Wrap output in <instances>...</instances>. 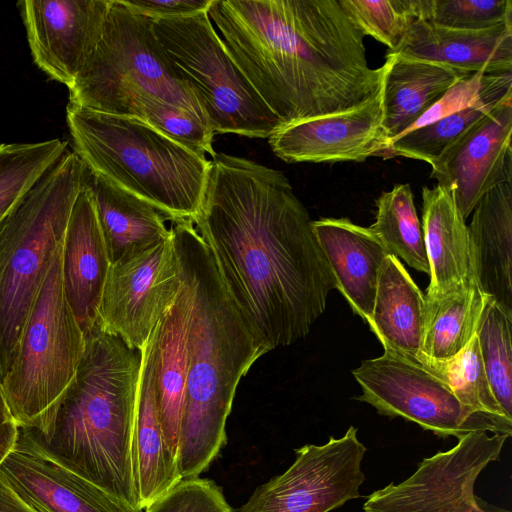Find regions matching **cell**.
Wrapping results in <instances>:
<instances>
[{
	"label": "cell",
	"mask_w": 512,
	"mask_h": 512,
	"mask_svg": "<svg viewBox=\"0 0 512 512\" xmlns=\"http://www.w3.org/2000/svg\"><path fill=\"white\" fill-rule=\"evenodd\" d=\"M198 214L237 312L267 353L305 337L336 281L307 209L285 174L216 153Z\"/></svg>",
	"instance_id": "6da1fadb"
},
{
	"label": "cell",
	"mask_w": 512,
	"mask_h": 512,
	"mask_svg": "<svg viewBox=\"0 0 512 512\" xmlns=\"http://www.w3.org/2000/svg\"><path fill=\"white\" fill-rule=\"evenodd\" d=\"M232 59L284 126L356 109L382 91L364 34L340 0H214Z\"/></svg>",
	"instance_id": "7a4b0ae2"
},
{
	"label": "cell",
	"mask_w": 512,
	"mask_h": 512,
	"mask_svg": "<svg viewBox=\"0 0 512 512\" xmlns=\"http://www.w3.org/2000/svg\"><path fill=\"white\" fill-rule=\"evenodd\" d=\"M180 267L192 289L187 377L178 467L199 477L226 443V421L237 386L266 352L228 296L210 251L190 220L173 222Z\"/></svg>",
	"instance_id": "3957f363"
},
{
	"label": "cell",
	"mask_w": 512,
	"mask_h": 512,
	"mask_svg": "<svg viewBox=\"0 0 512 512\" xmlns=\"http://www.w3.org/2000/svg\"><path fill=\"white\" fill-rule=\"evenodd\" d=\"M141 350L130 348L98 320L85 334L76 375L42 442L68 467L141 512L135 485L133 437Z\"/></svg>",
	"instance_id": "277c9868"
},
{
	"label": "cell",
	"mask_w": 512,
	"mask_h": 512,
	"mask_svg": "<svg viewBox=\"0 0 512 512\" xmlns=\"http://www.w3.org/2000/svg\"><path fill=\"white\" fill-rule=\"evenodd\" d=\"M73 152L86 167L156 208L166 220L193 221L211 161L145 121L68 103Z\"/></svg>",
	"instance_id": "5b68a950"
},
{
	"label": "cell",
	"mask_w": 512,
	"mask_h": 512,
	"mask_svg": "<svg viewBox=\"0 0 512 512\" xmlns=\"http://www.w3.org/2000/svg\"><path fill=\"white\" fill-rule=\"evenodd\" d=\"M84 163L67 151L0 220V383L62 245L74 202L83 188Z\"/></svg>",
	"instance_id": "8992f818"
},
{
	"label": "cell",
	"mask_w": 512,
	"mask_h": 512,
	"mask_svg": "<svg viewBox=\"0 0 512 512\" xmlns=\"http://www.w3.org/2000/svg\"><path fill=\"white\" fill-rule=\"evenodd\" d=\"M61 250L62 245L54 254L1 384L18 426L34 431L43 442L51 437L85 347V335L63 289Z\"/></svg>",
	"instance_id": "52a82bcc"
},
{
	"label": "cell",
	"mask_w": 512,
	"mask_h": 512,
	"mask_svg": "<svg viewBox=\"0 0 512 512\" xmlns=\"http://www.w3.org/2000/svg\"><path fill=\"white\" fill-rule=\"evenodd\" d=\"M68 90V103L104 113L129 95L146 94L210 126L196 91L158 41L152 20L122 0H112L100 40Z\"/></svg>",
	"instance_id": "ba28073f"
},
{
	"label": "cell",
	"mask_w": 512,
	"mask_h": 512,
	"mask_svg": "<svg viewBox=\"0 0 512 512\" xmlns=\"http://www.w3.org/2000/svg\"><path fill=\"white\" fill-rule=\"evenodd\" d=\"M152 27L196 91L214 134L269 138L283 127L232 59L208 12L155 19Z\"/></svg>",
	"instance_id": "9c48e42d"
},
{
	"label": "cell",
	"mask_w": 512,
	"mask_h": 512,
	"mask_svg": "<svg viewBox=\"0 0 512 512\" xmlns=\"http://www.w3.org/2000/svg\"><path fill=\"white\" fill-rule=\"evenodd\" d=\"M352 375L362 389L357 400L380 415L414 422L439 438L459 439L476 431L512 435V421L472 411L445 381L388 348L377 358L363 360Z\"/></svg>",
	"instance_id": "30bf717a"
},
{
	"label": "cell",
	"mask_w": 512,
	"mask_h": 512,
	"mask_svg": "<svg viewBox=\"0 0 512 512\" xmlns=\"http://www.w3.org/2000/svg\"><path fill=\"white\" fill-rule=\"evenodd\" d=\"M507 435L476 431L447 451L423 458L402 482L371 493L363 512H510L475 495L481 472L500 459Z\"/></svg>",
	"instance_id": "8fae6325"
},
{
	"label": "cell",
	"mask_w": 512,
	"mask_h": 512,
	"mask_svg": "<svg viewBox=\"0 0 512 512\" xmlns=\"http://www.w3.org/2000/svg\"><path fill=\"white\" fill-rule=\"evenodd\" d=\"M350 426L340 438L294 450L282 474L258 486L238 512H330L361 497L367 448Z\"/></svg>",
	"instance_id": "7c38bea8"
},
{
	"label": "cell",
	"mask_w": 512,
	"mask_h": 512,
	"mask_svg": "<svg viewBox=\"0 0 512 512\" xmlns=\"http://www.w3.org/2000/svg\"><path fill=\"white\" fill-rule=\"evenodd\" d=\"M181 284L172 230L168 238L111 264L98 320L130 348L141 350L174 303Z\"/></svg>",
	"instance_id": "4fadbf2b"
},
{
	"label": "cell",
	"mask_w": 512,
	"mask_h": 512,
	"mask_svg": "<svg viewBox=\"0 0 512 512\" xmlns=\"http://www.w3.org/2000/svg\"><path fill=\"white\" fill-rule=\"evenodd\" d=\"M112 0H22L17 7L34 63L73 85L100 40Z\"/></svg>",
	"instance_id": "5bb4252c"
},
{
	"label": "cell",
	"mask_w": 512,
	"mask_h": 512,
	"mask_svg": "<svg viewBox=\"0 0 512 512\" xmlns=\"http://www.w3.org/2000/svg\"><path fill=\"white\" fill-rule=\"evenodd\" d=\"M0 479L34 512H131L59 460L26 428L19 427L15 446L0 465Z\"/></svg>",
	"instance_id": "9a60e30c"
},
{
	"label": "cell",
	"mask_w": 512,
	"mask_h": 512,
	"mask_svg": "<svg viewBox=\"0 0 512 512\" xmlns=\"http://www.w3.org/2000/svg\"><path fill=\"white\" fill-rule=\"evenodd\" d=\"M511 136L512 96L431 164V177L451 192L465 220L484 194L512 182Z\"/></svg>",
	"instance_id": "2e32d148"
},
{
	"label": "cell",
	"mask_w": 512,
	"mask_h": 512,
	"mask_svg": "<svg viewBox=\"0 0 512 512\" xmlns=\"http://www.w3.org/2000/svg\"><path fill=\"white\" fill-rule=\"evenodd\" d=\"M273 153L287 163L362 162L389 147L383 127L382 91L352 110L296 122L269 138Z\"/></svg>",
	"instance_id": "e0dca14e"
},
{
	"label": "cell",
	"mask_w": 512,
	"mask_h": 512,
	"mask_svg": "<svg viewBox=\"0 0 512 512\" xmlns=\"http://www.w3.org/2000/svg\"><path fill=\"white\" fill-rule=\"evenodd\" d=\"M110 266L95 206L83 183L62 242L61 273L65 297L84 335L98 321Z\"/></svg>",
	"instance_id": "ac0fdd59"
},
{
	"label": "cell",
	"mask_w": 512,
	"mask_h": 512,
	"mask_svg": "<svg viewBox=\"0 0 512 512\" xmlns=\"http://www.w3.org/2000/svg\"><path fill=\"white\" fill-rule=\"evenodd\" d=\"M312 227L333 272L336 289L367 323L379 273L389 252L369 227L348 218H321L313 220Z\"/></svg>",
	"instance_id": "d6986e66"
},
{
	"label": "cell",
	"mask_w": 512,
	"mask_h": 512,
	"mask_svg": "<svg viewBox=\"0 0 512 512\" xmlns=\"http://www.w3.org/2000/svg\"><path fill=\"white\" fill-rule=\"evenodd\" d=\"M386 53L444 64L473 74L512 72V24L455 29L417 20L399 46Z\"/></svg>",
	"instance_id": "ffe728a7"
},
{
	"label": "cell",
	"mask_w": 512,
	"mask_h": 512,
	"mask_svg": "<svg viewBox=\"0 0 512 512\" xmlns=\"http://www.w3.org/2000/svg\"><path fill=\"white\" fill-rule=\"evenodd\" d=\"M467 227L473 278L479 290L512 316V182L484 194Z\"/></svg>",
	"instance_id": "44dd1931"
},
{
	"label": "cell",
	"mask_w": 512,
	"mask_h": 512,
	"mask_svg": "<svg viewBox=\"0 0 512 512\" xmlns=\"http://www.w3.org/2000/svg\"><path fill=\"white\" fill-rule=\"evenodd\" d=\"M451 192L422 188V230L430 282L425 308L468 285L473 278L468 227Z\"/></svg>",
	"instance_id": "7402d4cb"
},
{
	"label": "cell",
	"mask_w": 512,
	"mask_h": 512,
	"mask_svg": "<svg viewBox=\"0 0 512 512\" xmlns=\"http://www.w3.org/2000/svg\"><path fill=\"white\" fill-rule=\"evenodd\" d=\"M157 331L158 326L141 349L135 412L133 462L141 511L183 480L177 459L166 444L159 417L155 376Z\"/></svg>",
	"instance_id": "603a6c76"
},
{
	"label": "cell",
	"mask_w": 512,
	"mask_h": 512,
	"mask_svg": "<svg viewBox=\"0 0 512 512\" xmlns=\"http://www.w3.org/2000/svg\"><path fill=\"white\" fill-rule=\"evenodd\" d=\"M372 332L388 348L429 371L423 353L425 297L402 262L388 255L381 267L370 319Z\"/></svg>",
	"instance_id": "cb8c5ba5"
},
{
	"label": "cell",
	"mask_w": 512,
	"mask_h": 512,
	"mask_svg": "<svg viewBox=\"0 0 512 512\" xmlns=\"http://www.w3.org/2000/svg\"><path fill=\"white\" fill-rule=\"evenodd\" d=\"M84 186L92 197L111 264L171 235L172 228L156 208L86 166Z\"/></svg>",
	"instance_id": "d4e9b609"
},
{
	"label": "cell",
	"mask_w": 512,
	"mask_h": 512,
	"mask_svg": "<svg viewBox=\"0 0 512 512\" xmlns=\"http://www.w3.org/2000/svg\"><path fill=\"white\" fill-rule=\"evenodd\" d=\"M181 276L178 295L158 325L155 350L159 417L166 444L176 459L185 400L187 331L192 305L191 285L182 270Z\"/></svg>",
	"instance_id": "484cf974"
},
{
	"label": "cell",
	"mask_w": 512,
	"mask_h": 512,
	"mask_svg": "<svg viewBox=\"0 0 512 512\" xmlns=\"http://www.w3.org/2000/svg\"><path fill=\"white\" fill-rule=\"evenodd\" d=\"M383 127L390 141L404 134L455 83L471 75L440 63L386 53Z\"/></svg>",
	"instance_id": "4316f807"
},
{
	"label": "cell",
	"mask_w": 512,
	"mask_h": 512,
	"mask_svg": "<svg viewBox=\"0 0 512 512\" xmlns=\"http://www.w3.org/2000/svg\"><path fill=\"white\" fill-rule=\"evenodd\" d=\"M486 297L472 280L425 308L423 353L437 362L459 354L476 335Z\"/></svg>",
	"instance_id": "83f0119b"
},
{
	"label": "cell",
	"mask_w": 512,
	"mask_h": 512,
	"mask_svg": "<svg viewBox=\"0 0 512 512\" xmlns=\"http://www.w3.org/2000/svg\"><path fill=\"white\" fill-rule=\"evenodd\" d=\"M374 223L369 227L390 255L429 275L422 224L417 215L411 186L396 184L376 200Z\"/></svg>",
	"instance_id": "f1b7e54d"
},
{
	"label": "cell",
	"mask_w": 512,
	"mask_h": 512,
	"mask_svg": "<svg viewBox=\"0 0 512 512\" xmlns=\"http://www.w3.org/2000/svg\"><path fill=\"white\" fill-rule=\"evenodd\" d=\"M109 114L137 117L197 154L211 159L216 155L211 127L176 105L146 94H132L118 102Z\"/></svg>",
	"instance_id": "f546056e"
},
{
	"label": "cell",
	"mask_w": 512,
	"mask_h": 512,
	"mask_svg": "<svg viewBox=\"0 0 512 512\" xmlns=\"http://www.w3.org/2000/svg\"><path fill=\"white\" fill-rule=\"evenodd\" d=\"M504 99L467 108L406 132L391 140L380 157L390 159L400 156L425 161L431 165Z\"/></svg>",
	"instance_id": "4dcf8cb0"
},
{
	"label": "cell",
	"mask_w": 512,
	"mask_h": 512,
	"mask_svg": "<svg viewBox=\"0 0 512 512\" xmlns=\"http://www.w3.org/2000/svg\"><path fill=\"white\" fill-rule=\"evenodd\" d=\"M511 332L512 316L487 296L476 336L492 392L509 419H512Z\"/></svg>",
	"instance_id": "1f68e13d"
},
{
	"label": "cell",
	"mask_w": 512,
	"mask_h": 512,
	"mask_svg": "<svg viewBox=\"0 0 512 512\" xmlns=\"http://www.w3.org/2000/svg\"><path fill=\"white\" fill-rule=\"evenodd\" d=\"M67 149L61 139L0 144V220Z\"/></svg>",
	"instance_id": "d6a6232c"
},
{
	"label": "cell",
	"mask_w": 512,
	"mask_h": 512,
	"mask_svg": "<svg viewBox=\"0 0 512 512\" xmlns=\"http://www.w3.org/2000/svg\"><path fill=\"white\" fill-rule=\"evenodd\" d=\"M429 372L445 381L456 398L472 411L512 421L492 392L476 335L454 358L445 362L432 360Z\"/></svg>",
	"instance_id": "836d02e7"
},
{
	"label": "cell",
	"mask_w": 512,
	"mask_h": 512,
	"mask_svg": "<svg viewBox=\"0 0 512 512\" xmlns=\"http://www.w3.org/2000/svg\"><path fill=\"white\" fill-rule=\"evenodd\" d=\"M342 7L362 31L395 50L410 27L422 19V0H340Z\"/></svg>",
	"instance_id": "e575fe53"
},
{
	"label": "cell",
	"mask_w": 512,
	"mask_h": 512,
	"mask_svg": "<svg viewBox=\"0 0 512 512\" xmlns=\"http://www.w3.org/2000/svg\"><path fill=\"white\" fill-rule=\"evenodd\" d=\"M422 19L440 26L482 30L512 24V0H422Z\"/></svg>",
	"instance_id": "d590c367"
},
{
	"label": "cell",
	"mask_w": 512,
	"mask_h": 512,
	"mask_svg": "<svg viewBox=\"0 0 512 512\" xmlns=\"http://www.w3.org/2000/svg\"><path fill=\"white\" fill-rule=\"evenodd\" d=\"M145 512H233L212 480L183 479L156 499Z\"/></svg>",
	"instance_id": "8d00e7d4"
},
{
	"label": "cell",
	"mask_w": 512,
	"mask_h": 512,
	"mask_svg": "<svg viewBox=\"0 0 512 512\" xmlns=\"http://www.w3.org/2000/svg\"><path fill=\"white\" fill-rule=\"evenodd\" d=\"M133 12L149 19H171L208 12L214 0H122Z\"/></svg>",
	"instance_id": "74e56055"
},
{
	"label": "cell",
	"mask_w": 512,
	"mask_h": 512,
	"mask_svg": "<svg viewBox=\"0 0 512 512\" xmlns=\"http://www.w3.org/2000/svg\"><path fill=\"white\" fill-rule=\"evenodd\" d=\"M19 426L8 406L0 383V465L16 444Z\"/></svg>",
	"instance_id": "f35d334b"
},
{
	"label": "cell",
	"mask_w": 512,
	"mask_h": 512,
	"mask_svg": "<svg viewBox=\"0 0 512 512\" xmlns=\"http://www.w3.org/2000/svg\"><path fill=\"white\" fill-rule=\"evenodd\" d=\"M0 512H34L0 479Z\"/></svg>",
	"instance_id": "ab89813d"
}]
</instances>
